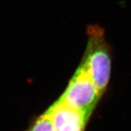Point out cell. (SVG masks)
Segmentation results:
<instances>
[{
    "label": "cell",
    "instance_id": "4",
    "mask_svg": "<svg viewBox=\"0 0 131 131\" xmlns=\"http://www.w3.org/2000/svg\"><path fill=\"white\" fill-rule=\"evenodd\" d=\"M27 131H56L47 111L34 121Z\"/></svg>",
    "mask_w": 131,
    "mask_h": 131
},
{
    "label": "cell",
    "instance_id": "1",
    "mask_svg": "<svg viewBox=\"0 0 131 131\" xmlns=\"http://www.w3.org/2000/svg\"><path fill=\"white\" fill-rule=\"evenodd\" d=\"M88 36L87 49L81 66L102 95L107 88L111 77V50L101 27L95 25L90 26L88 28Z\"/></svg>",
    "mask_w": 131,
    "mask_h": 131
},
{
    "label": "cell",
    "instance_id": "2",
    "mask_svg": "<svg viewBox=\"0 0 131 131\" xmlns=\"http://www.w3.org/2000/svg\"><path fill=\"white\" fill-rule=\"evenodd\" d=\"M101 96L97 87L80 65L58 100L90 117Z\"/></svg>",
    "mask_w": 131,
    "mask_h": 131
},
{
    "label": "cell",
    "instance_id": "5",
    "mask_svg": "<svg viewBox=\"0 0 131 131\" xmlns=\"http://www.w3.org/2000/svg\"><path fill=\"white\" fill-rule=\"evenodd\" d=\"M82 131H84V130H82Z\"/></svg>",
    "mask_w": 131,
    "mask_h": 131
},
{
    "label": "cell",
    "instance_id": "3",
    "mask_svg": "<svg viewBox=\"0 0 131 131\" xmlns=\"http://www.w3.org/2000/svg\"><path fill=\"white\" fill-rule=\"evenodd\" d=\"M56 131H82L89 116L58 100L47 110Z\"/></svg>",
    "mask_w": 131,
    "mask_h": 131
}]
</instances>
